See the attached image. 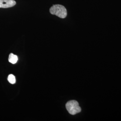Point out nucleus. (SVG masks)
Returning a JSON list of instances; mask_svg holds the SVG:
<instances>
[{
	"label": "nucleus",
	"mask_w": 121,
	"mask_h": 121,
	"mask_svg": "<svg viewBox=\"0 0 121 121\" xmlns=\"http://www.w3.org/2000/svg\"><path fill=\"white\" fill-rule=\"evenodd\" d=\"M50 13L61 18H64L67 16L66 9L60 4L53 5L50 9Z\"/></svg>",
	"instance_id": "nucleus-1"
},
{
	"label": "nucleus",
	"mask_w": 121,
	"mask_h": 121,
	"mask_svg": "<svg viewBox=\"0 0 121 121\" xmlns=\"http://www.w3.org/2000/svg\"><path fill=\"white\" fill-rule=\"evenodd\" d=\"M66 109L71 115H75L80 112L81 108L79 106L78 103L77 101L72 100L67 102L65 105Z\"/></svg>",
	"instance_id": "nucleus-2"
},
{
	"label": "nucleus",
	"mask_w": 121,
	"mask_h": 121,
	"mask_svg": "<svg viewBox=\"0 0 121 121\" xmlns=\"http://www.w3.org/2000/svg\"><path fill=\"white\" fill-rule=\"evenodd\" d=\"M16 4L14 0H0V8H8L12 7Z\"/></svg>",
	"instance_id": "nucleus-3"
},
{
	"label": "nucleus",
	"mask_w": 121,
	"mask_h": 121,
	"mask_svg": "<svg viewBox=\"0 0 121 121\" xmlns=\"http://www.w3.org/2000/svg\"><path fill=\"white\" fill-rule=\"evenodd\" d=\"M17 60L18 58L17 56L13 54V53H10L9 54L8 59L9 62L12 64H15L17 62Z\"/></svg>",
	"instance_id": "nucleus-4"
},
{
	"label": "nucleus",
	"mask_w": 121,
	"mask_h": 121,
	"mask_svg": "<svg viewBox=\"0 0 121 121\" xmlns=\"http://www.w3.org/2000/svg\"><path fill=\"white\" fill-rule=\"evenodd\" d=\"M7 79H8V81L11 84H14L16 82L15 77L12 74L9 75Z\"/></svg>",
	"instance_id": "nucleus-5"
}]
</instances>
